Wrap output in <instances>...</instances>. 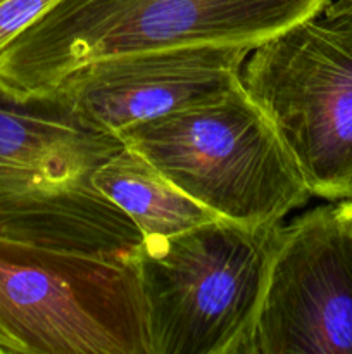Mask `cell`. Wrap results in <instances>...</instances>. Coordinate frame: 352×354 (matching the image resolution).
I'll use <instances>...</instances> for the list:
<instances>
[{
    "label": "cell",
    "instance_id": "3957f363",
    "mask_svg": "<svg viewBox=\"0 0 352 354\" xmlns=\"http://www.w3.org/2000/svg\"><path fill=\"white\" fill-rule=\"evenodd\" d=\"M119 138L214 216L245 227L283 223L313 197L242 83L216 99L133 124Z\"/></svg>",
    "mask_w": 352,
    "mask_h": 354
},
{
    "label": "cell",
    "instance_id": "6da1fadb",
    "mask_svg": "<svg viewBox=\"0 0 352 354\" xmlns=\"http://www.w3.org/2000/svg\"><path fill=\"white\" fill-rule=\"evenodd\" d=\"M331 0H57L0 52V86L45 93L88 62L192 45L257 47Z\"/></svg>",
    "mask_w": 352,
    "mask_h": 354
},
{
    "label": "cell",
    "instance_id": "30bf717a",
    "mask_svg": "<svg viewBox=\"0 0 352 354\" xmlns=\"http://www.w3.org/2000/svg\"><path fill=\"white\" fill-rule=\"evenodd\" d=\"M57 0H0V52Z\"/></svg>",
    "mask_w": 352,
    "mask_h": 354
},
{
    "label": "cell",
    "instance_id": "7a4b0ae2",
    "mask_svg": "<svg viewBox=\"0 0 352 354\" xmlns=\"http://www.w3.org/2000/svg\"><path fill=\"white\" fill-rule=\"evenodd\" d=\"M282 225L216 216L141 242L133 261L148 354H247Z\"/></svg>",
    "mask_w": 352,
    "mask_h": 354
},
{
    "label": "cell",
    "instance_id": "8992f818",
    "mask_svg": "<svg viewBox=\"0 0 352 354\" xmlns=\"http://www.w3.org/2000/svg\"><path fill=\"white\" fill-rule=\"evenodd\" d=\"M247 354H352V227L340 204L280 227Z\"/></svg>",
    "mask_w": 352,
    "mask_h": 354
},
{
    "label": "cell",
    "instance_id": "277c9868",
    "mask_svg": "<svg viewBox=\"0 0 352 354\" xmlns=\"http://www.w3.org/2000/svg\"><path fill=\"white\" fill-rule=\"evenodd\" d=\"M133 254L0 239V354H148Z\"/></svg>",
    "mask_w": 352,
    "mask_h": 354
},
{
    "label": "cell",
    "instance_id": "5b68a950",
    "mask_svg": "<svg viewBox=\"0 0 352 354\" xmlns=\"http://www.w3.org/2000/svg\"><path fill=\"white\" fill-rule=\"evenodd\" d=\"M240 83L311 196L352 199V16L323 10L268 38Z\"/></svg>",
    "mask_w": 352,
    "mask_h": 354
},
{
    "label": "cell",
    "instance_id": "52a82bcc",
    "mask_svg": "<svg viewBox=\"0 0 352 354\" xmlns=\"http://www.w3.org/2000/svg\"><path fill=\"white\" fill-rule=\"evenodd\" d=\"M251 50L244 45H192L114 55L81 66L52 90L119 137L133 124L233 90Z\"/></svg>",
    "mask_w": 352,
    "mask_h": 354
},
{
    "label": "cell",
    "instance_id": "8fae6325",
    "mask_svg": "<svg viewBox=\"0 0 352 354\" xmlns=\"http://www.w3.org/2000/svg\"><path fill=\"white\" fill-rule=\"evenodd\" d=\"M338 204H340V207H342V211H344L345 218H347L349 223H351V227H352V199L340 201Z\"/></svg>",
    "mask_w": 352,
    "mask_h": 354
},
{
    "label": "cell",
    "instance_id": "9c48e42d",
    "mask_svg": "<svg viewBox=\"0 0 352 354\" xmlns=\"http://www.w3.org/2000/svg\"><path fill=\"white\" fill-rule=\"evenodd\" d=\"M92 183L133 221L144 241L171 237L216 218L128 147L102 162Z\"/></svg>",
    "mask_w": 352,
    "mask_h": 354
},
{
    "label": "cell",
    "instance_id": "ba28073f",
    "mask_svg": "<svg viewBox=\"0 0 352 354\" xmlns=\"http://www.w3.org/2000/svg\"><path fill=\"white\" fill-rule=\"evenodd\" d=\"M123 147L57 90L17 95L0 86V171L92 178Z\"/></svg>",
    "mask_w": 352,
    "mask_h": 354
}]
</instances>
